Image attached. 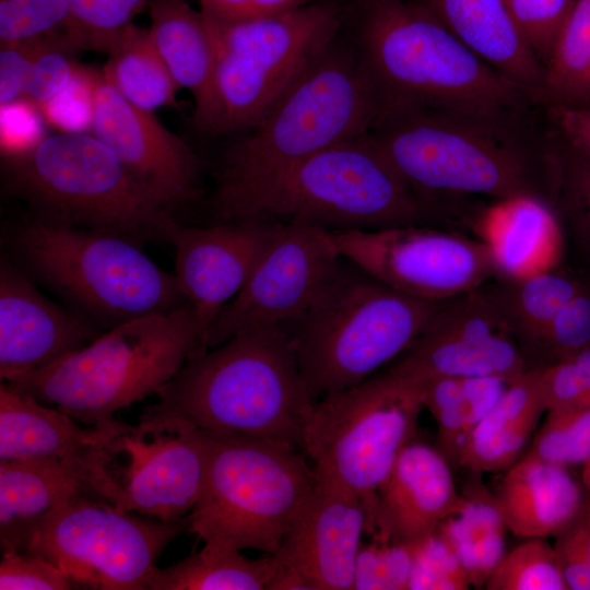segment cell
Here are the masks:
<instances>
[{"mask_svg":"<svg viewBox=\"0 0 590 590\" xmlns=\"http://www.w3.org/2000/svg\"><path fill=\"white\" fill-rule=\"evenodd\" d=\"M484 115L423 106L379 108L368 133L402 178L428 201L516 194L552 202L555 134L536 109Z\"/></svg>","mask_w":590,"mask_h":590,"instance_id":"obj_1","label":"cell"},{"mask_svg":"<svg viewBox=\"0 0 590 590\" xmlns=\"http://www.w3.org/2000/svg\"><path fill=\"white\" fill-rule=\"evenodd\" d=\"M156 396L140 425L185 423L303 453L315 405L283 327L250 328L193 355Z\"/></svg>","mask_w":590,"mask_h":590,"instance_id":"obj_2","label":"cell"},{"mask_svg":"<svg viewBox=\"0 0 590 590\" xmlns=\"http://www.w3.org/2000/svg\"><path fill=\"white\" fill-rule=\"evenodd\" d=\"M344 32L391 105L507 115L542 104L411 0H346Z\"/></svg>","mask_w":590,"mask_h":590,"instance_id":"obj_3","label":"cell"},{"mask_svg":"<svg viewBox=\"0 0 590 590\" xmlns=\"http://www.w3.org/2000/svg\"><path fill=\"white\" fill-rule=\"evenodd\" d=\"M214 211L217 222L299 221L329 231L434 225L456 219L450 209L416 192L368 134L214 199Z\"/></svg>","mask_w":590,"mask_h":590,"instance_id":"obj_4","label":"cell"},{"mask_svg":"<svg viewBox=\"0 0 590 590\" xmlns=\"http://www.w3.org/2000/svg\"><path fill=\"white\" fill-rule=\"evenodd\" d=\"M439 302L394 290L342 257L308 308L283 327L311 399L358 385L398 358Z\"/></svg>","mask_w":590,"mask_h":590,"instance_id":"obj_5","label":"cell"},{"mask_svg":"<svg viewBox=\"0 0 590 590\" xmlns=\"http://www.w3.org/2000/svg\"><path fill=\"white\" fill-rule=\"evenodd\" d=\"M206 350L189 305L131 319L51 364L8 382L88 426L113 427L114 414L155 393Z\"/></svg>","mask_w":590,"mask_h":590,"instance_id":"obj_6","label":"cell"},{"mask_svg":"<svg viewBox=\"0 0 590 590\" xmlns=\"http://www.w3.org/2000/svg\"><path fill=\"white\" fill-rule=\"evenodd\" d=\"M379 99L344 30L314 67L223 158L214 199L233 194L335 144L368 134Z\"/></svg>","mask_w":590,"mask_h":590,"instance_id":"obj_7","label":"cell"},{"mask_svg":"<svg viewBox=\"0 0 590 590\" xmlns=\"http://www.w3.org/2000/svg\"><path fill=\"white\" fill-rule=\"evenodd\" d=\"M16 263L99 329L187 306L175 275L122 235L36 219L12 233Z\"/></svg>","mask_w":590,"mask_h":590,"instance_id":"obj_8","label":"cell"},{"mask_svg":"<svg viewBox=\"0 0 590 590\" xmlns=\"http://www.w3.org/2000/svg\"><path fill=\"white\" fill-rule=\"evenodd\" d=\"M2 158L5 189L30 205L34 219L116 233L139 244L162 239L170 213L93 133L58 131Z\"/></svg>","mask_w":590,"mask_h":590,"instance_id":"obj_9","label":"cell"},{"mask_svg":"<svg viewBox=\"0 0 590 590\" xmlns=\"http://www.w3.org/2000/svg\"><path fill=\"white\" fill-rule=\"evenodd\" d=\"M204 17L215 51L211 134H229L258 123L333 45L344 28L346 0L246 21Z\"/></svg>","mask_w":590,"mask_h":590,"instance_id":"obj_10","label":"cell"},{"mask_svg":"<svg viewBox=\"0 0 590 590\" xmlns=\"http://www.w3.org/2000/svg\"><path fill=\"white\" fill-rule=\"evenodd\" d=\"M208 464L187 532L204 542L273 554L317 481L299 451L203 430Z\"/></svg>","mask_w":590,"mask_h":590,"instance_id":"obj_11","label":"cell"},{"mask_svg":"<svg viewBox=\"0 0 590 590\" xmlns=\"http://www.w3.org/2000/svg\"><path fill=\"white\" fill-rule=\"evenodd\" d=\"M424 408L423 385L389 369L315 402L304 455L319 477L359 496L374 524L377 493Z\"/></svg>","mask_w":590,"mask_h":590,"instance_id":"obj_12","label":"cell"},{"mask_svg":"<svg viewBox=\"0 0 590 590\" xmlns=\"http://www.w3.org/2000/svg\"><path fill=\"white\" fill-rule=\"evenodd\" d=\"M187 531V517L164 521L83 496L48 512L24 552L43 556L79 586L146 590L164 548Z\"/></svg>","mask_w":590,"mask_h":590,"instance_id":"obj_13","label":"cell"},{"mask_svg":"<svg viewBox=\"0 0 590 590\" xmlns=\"http://www.w3.org/2000/svg\"><path fill=\"white\" fill-rule=\"evenodd\" d=\"M340 255L408 295L439 302L475 290L497 274L477 238L429 225L331 231Z\"/></svg>","mask_w":590,"mask_h":590,"instance_id":"obj_14","label":"cell"},{"mask_svg":"<svg viewBox=\"0 0 590 590\" xmlns=\"http://www.w3.org/2000/svg\"><path fill=\"white\" fill-rule=\"evenodd\" d=\"M342 256L331 231L279 221L250 278L213 320L206 347L258 327H284L312 303Z\"/></svg>","mask_w":590,"mask_h":590,"instance_id":"obj_15","label":"cell"},{"mask_svg":"<svg viewBox=\"0 0 590 590\" xmlns=\"http://www.w3.org/2000/svg\"><path fill=\"white\" fill-rule=\"evenodd\" d=\"M388 369L423 384L439 377L510 382L528 368L503 312L481 285L440 300L421 334Z\"/></svg>","mask_w":590,"mask_h":590,"instance_id":"obj_16","label":"cell"},{"mask_svg":"<svg viewBox=\"0 0 590 590\" xmlns=\"http://www.w3.org/2000/svg\"><path fill=\"white\" fill-rule=\"evenodd\" d=\"M128 455L114 506L164 521L186 518L197 504L208 464L205 433L185 423L126 424L118 440Z\"/></svg>","mask_w":590,"mask_h":590,"instance_id":"obj_17","label":"cell"},{"mask_svg":"<svg viewBox=\"0 0 590 590\" xmlns=\"http://www.w3.org/2000/svg\"><path fill=\"white\" fill-rule=\"evenodd\" d=\"M278 225L279 221L250 217L194 227L165 216L162 239L175 248V276L205 346L213 320L244 287Z\"/></svg>","mask_w":590,"mask_h":590,"instance_id":"obj_18","label":"cell"},{"mask_svg":"<svg viewBox=\"0 0 590 590\" xmlns=\"http://www.w3.org/2000/svg\"><path fill=\"white\" fill-rule=\"evenodd\" d=\"M90 132L168 212L198 196L199 162L190 146L153 113L121 96L102 70L95 79Z\"/></svg>","mask_w":590,"mask_h":590,"instance_id":"obj_19","label":"cell"},{"mask_svg":"<svg viewBox=\"0 0 590 590\" xmlns=\"http://www.w3.org/2000/svg\"><path fill=\"white\" fill-rule=\"evenodd\" d=\"M126 424L81 427L71 416L1 381L0 461L51 459L84 472L99 496L114 504L118 483L113 461Z\"/></svg>","mask_w":590,"mask_h":590,"instance_id":"obj_20","label":"cell"},{"mask_svg":"<svg viewBox=\"0 0 590 590\" xmlns=\"http://www.w3.org/2000/svg\"><path fill=\"white\" fill-rule=\"evenodd\" d=\"M370 532L365 502L317 475L302 510L272 555L281 567L306 577L315 590H353L362 539Z\"/></svg>","mask_w":590,"mask_h":590,"instance_id":"obj_21","label":"cell"},{"mask_svg":"<svg viewBox=\"0 0 590 590\" xmlns=\"http://www.w3.org/2000/svg\"><path fill=\"white\" fill-rule=\"evenodd\" d=\"M103 332L86 317L50 300L32 276L7 257L0 262V378L43 368Z\"/></svg>","mask_w":590,"mask_h":590,"instance_id":"obj_22","label":"cell"},{"mask_svg":"<svg viewBox=\"0 0 590 590\" xmlns=\"http://www.w3.org/2000/svg\"><path fill=\"white\" fill-rule=\"evenodd\" d=\"M450 465L437 447L410 440L378 489L371 534L416 543L460 512L467 499L456 488Z\"/></svg>","mask_w":590,"mask_h":590,"instance_id":"obj_23","label":"cell"},{"mask_svg":"<svg viewBox=\"0 0 590 590\" xmlns=\"http://www.w3.org/2000/svg\"><path fill=\"white\" fill-rule=\"evenodd\" d=\"M471 227L488 249L497 275L523 279L560 264L562 227L552 205L539 197L494 199L477 209Z\"/></svg>","mask_w":590,"mask_h":590,"instance_id":"obj_24","label":"cell"},{"mask_svg":"<svg viewBox=\"0 0 590 590\" xmlns=\"http://www.w3.org/2000/svg\"><path fill=\"white\" fill-rule=\"evenodd\" d=\"M481 59L542 104L545 69L505 0H411Z\"/></svg>","mask_w":590,"mask_h":590,"instance_id":"obj_25","label":"cell"},{"mask_svg":"<svg viewBox=\"0 0 590 590\" xmlns=\"http://www.w3.org/2000/svg\"><path fill=\"white\" fill-rule=\"evenodd\" d=\"M495 498L506 528L523 539L557 536L588 502L566 467L527 452L506 469Z\"/></svg>","mask_w":590,"mask_h":590,"instance_id":"obj_26","label":"cell"},{"mask_svg":"<svg viewBox=\"0 0 590 590\" xmlns=\"http://www.w3.org/2000/svg\"><path fill=\"white\" fill-rule=\"evenodd\" d=\"M83 496L103 499L92 480L69 463L51 459L0 461L2 552H24L35 527L48 512Z\"/></svg>","mask_w":590,"mask_h":590,"instance_id":"obj_27","label":"cell"},{"mask_svg":"<svg viewBox=\"0 0 590 590\" xmlns=\"http://www.w3.org/2000/svg\"><path fill=\"white\" fill-rule=\"evenodd\" d=\"M146 8L148 30L157 51L179 87L193 97L197 128L212 133L215 51L204 15L188 0H148Z\"/></svg>","mask_w":590,"mask_h":590,"instance_id":"obj_28","label":"cell"},{"mask_svg":"<svg viewBox=\"0 0 590 590\" xmlns=\"http://www.w3.org/2000/svg\"><path fill=\"white\" fill-rule=\"evenodd\" d=\"M544 411L540 367L529 368L508 384L471 432L460 450L457 465L472 472L508 469L522 456Z\"/></svg>","mask_w":590,"mask_h":590,"instance_id":"obj_29","label":"cell"},{"mask_svg":"<svg viewBox=\"0 0 590 590\" xmlns=\"http://www.w3.org/2000/svg\"><path fill=\"white\" fill-rule=\"evenodd\" d=\"M588 279L589 274L559 264L523 279L496 274L482 286L503 312L524 357Z\"/></svg>","mask_w":590,"mask_h":590,"instance_id":"obj_30","label":"cell"},{"mask_svg":"<svg viewBox=\"0 0 590 590\" xmlns=\"http://www.w3.org/2000/svg\"><path fill=\"white\" fill-rule=\"evenodd\" d=\"M279 563L274 555L251 559L229 545L203 547L152 574L146 590H269Z\"/></svg>","mask_w":590,"mask_h":590,"instance_id":"obj_31","label":"cell"},{"mask_svg":"<svg viewBox=\"0 0 590 590\" xmlns=\"http://www.w3.org/2000/svg\"><path fill=\"white\" fill-rule=\"evenodd\" d=\"M105 79L132 105L154 113L176 104L179 85L157 51L148 28L133 23L110 43Z\"/></svg>","mask_w":590,"mask_h":590,"instance_id":"obj_32","label":"cell"},{"mask_svg":"<svg viewBox=\"0 0 590 590\" xmlns=\"http://www.w3.org/2000/svg\"><path fill=\"white\" fill-rule=\"evenodd\" d=\"M509 381L497 377H439L424 381L423 404L438 428L437 448L457 464L460 450Z\"/></svg>","mask_w":590,"mask_h":590,"instance_id":"obj_33","label":"cell"},{"mask_svg":"<svg viewBox=\"0 0 590 590\" xmlns=\"http://www.w3.org/2000/svg\"><path fill=\"white\" fill-rule=\"evenodd\" d=\"M544 69L543 105L590 104V0H575Z\"/></svg>","mask_w":590,"mask_h":590,"instance_id":"obj_34","label":"cell"},{"mask_svg":"<svg viewBox=\"0 0 590 590\" xmlns=\"http://www.w3.org/2000/svg\"><path fill=\"white\" fill-rule=\"evenodd\" d=\"M551 205L559 221L564 245L569 247L578 270L590 275V156L556 132Z\"/></svg>","mask_w":590,"mask_h":590,"instance_id":"obj_35","label":"cell"},{"mask_svg":"<svg viewBox=\"0 0 590 590\" xmlns=\"http://www.w3.org/2000/svg\"><path fill=\"white\" fill-rule=\"evenodd\" d=\"M506 524L492 497L469 500L464 508L447 518L438 528L456 552L471 586L485 585L494 567L505 554Z\"/></svg>","mask_w":590,"mask_h":590,"instance_id":"obj_36","label":"cell"},{"mask_svg":"<svg viewBox=\"0 0 590 590\" xmlns=\"http://www.w3.org/2000/svg\"><path fill=\"white\" fill-rule=\"evenodd\" d=\"M484 586L487 590H568L556 550L546 538H527L505 552Z\"/></svg>","mask_w":590,"mask_h":590,"instance_id":"obj_37","label":"cell"},{"mask_svg":"<svg viewBox=\"0 0 590 590\" xmlns=\"http://www.w3.org/2000/svg\"><path fill=\"white\" fill-rule=\"evenodd\" d=\"M590 349V275L581 288L556 315L542 337L526 354L534 367H546Z\"/></svg>","mask_w":590,"mask_h":590,"instance_id":"obj_38","label":"cell"},{"mask_svg":"<svg viewBox=\"0 0 590 590\" xmlns=\"http://www.w3.org/2000/svg\"><path fill=\"white\" fill-rule=\"evenodd\" d=\"M548 414L527 453L570 467L590 458V408H564Z\"/></svg>","mask_w":590,"mask_h":590,"instance_id":"obj_39","label":"cell"},{"mask_svg":"<svg viewBox=\"0 0 590 590\" xmlns=\"http://www.w3.org/2000/svg\"><path fill=\"white\" fill-rule=\"evenodd\" d=\"M415 544L373 535L357 554L353 590H408Z\"/></svg>","mask_w":590,"mask_h":590,"instance_id":"obj_40","label":"cell"},{"mask_svg":"<svg viewBox=\"0 0 590 590\" xmlns=\"http://www.w3.org/2000/svg\"><path fill=\"white\" fill-rule=\"evenodd\" d=\"M68 30L82 49L106 52L114 38L148 5V0H70Z\"/></svg>","mask_w":590,"mask_h":590,"instance_id":"obj_41","label":"cell"},{"mask_svg":"<svg viewBox=\"0 0 590 590\" xmlns=\"http://www.w3.org/2000/svg\"><path fill=\"white\" fill-rule=\"evenodd\" d=\"M78 50L82 49L68 30L42 37L25 97L39 107L62 92L80 68L73 58Z\"/></svg>","mask_w":590,"mask_h":590,"instance_id":"obj_42","label":"cell"},{"mask_svg":"<svg viewBox=\"0 0 590 590\" xmlns=\"http://www.w3.org/2000/svg\"><path fill=\"white\" fill-rule=\"evenodd\" d=\"M71 23L70 0H0V44L37 39Z\"/></svg>","mask_w":590,"mask_h":590,"instance_id":"obj_43","label":"cell"},{"mask_svg":"<svg viewBox=\"0 0 590 590\" xmlns=\"http://www.w3.org/2000/svg\"><path fill=\"white\" fill-rule=\"evenodd\" d=\"M470 586L456 552L438 531L416 542L408 590H467Z\"/></svg>","mask_w":590,"mask_h":590,"instance_id":"obj_44","label":"cell"},{"mask_svg":"<svg viewBox=\"0 0 590 590\" xmlns=\"http://www.w3.org/2000/svg\"><path fill=\"white\" fill-rule=\"evenodd\" d=\"M536 57L545 67L575 0H505Z\"/></svg>","mask_w":590,"mask_h":590,"instance_id":"obj_45","label":"cell"},{"mask_svg":"<svg viewBox=\"0 0 590 590\" xmlns=\"http://www.w3.org/2000/svg\"><path fill=\"white\" fill-rule=\"evenodd\" d=\"M96 73L80 66L70 84L38 107L45 121L60 132H90Z\"/></svg>","mask_w":590,"mask_h":590,"instance_id":"obj_46","label":"cell"},{"mask_svg":"<svg viewBox=\"0 0 590 590\" xmlns=\"http://www.w3.org/2000/svg\"><path fill=\"white\" fill-rule=\"evenodd\" d=\"M78 586L67 571L43 556L2 552L1 590H68Z\"/></svg>","mask_w":590,"mask_h":590,"instance_id":"obj_47","label":"cell"},{"mask_svg":"<svg viewBox=\"0 0 590 590\" xmlns=\"http://www.w3.org/2000/svg\"><path fill=\"white\" fill-rule=\"evenodd\" d=\"M540 387L546 411L578 406L590 393V349L540 367Z\"/></svg>","mask_w":590,"mask_h":590,"instance_id":"obj_48","label":"cell"},{"mask_svg":"<svg viewBox=\"0 0 590 590\" xmlns=\"http://www.w3.org/2000/svg\"><path fill=\"white\" fill-rule=\"evenodd\" d=\"M0 108L2 155L24 152L45 137V119L38 106L28 98L23 97Z\"/></svg>","mask_w":590,"mask_h":590,"instance_id":"obj_49","label":"cell"},{"mask_svg":"<svg viewBox=\"0 0 590 590\" xmlns=\"http://www.w3.org/2000/svg\"><path fill=\"white\" fill-rule=\"evenodd\" d=\"M40 38L0 44V106L25 97L32 63L39 48Z\"/></svg>","mask_w":590,"mask_h":590,"instance_id":"obj_50","label":"cell"},{"mask_svg":"<svg viewBox=\"0 0 590 590\" xmlns=\"http://www.w3.org/2000/svg\"><path fill=\"white\" fill-rule=\"evenodd\" d=\"M208 17L236 22L274 15L324 0H194Z\"/></svg>","mask_w":590,"mask_h":590,"instance_id":"obj_51","label":"cell"},{"mask_svg":"<svg viewBox=\"0 0 590 590\" xmlns=\"http://www.w3.org/2000/svg\"><path fill=\"white\" fill-rule=\"evenodd\" d=\"M544 110L554 131L568 144L590 156V104L544 105Z\"/></svg>","mask_w":590,"mask_h":590,"instance_id":"obj_52","label":"cell"},{"mask_svg":"<svg viewBox=\"0 0 590 590\" xmlns=\"http://www.w3.org/2000/svg\"><path fill=\"white\" fill-rule=\"evenodd\" d=\"M554 547L567 589L590 590V565L560 536H556Z\"/></svg>","mask_w":590,"mask_h":590,"instance_id":"obj_53","label":"cell"},{"mask_svg":"<svg viewBox=\"0 0 590 590\" xmlns=\"http://www.w3.org/2000/svg\"><path fill=\"white\" fill-rule=\"evenodd\" d=\"M557 536L568 542L590 565V523L582 514Z\"/></svg>","mask_w":590,"mask_h":590,"instance_id":"obj_54","label":"cell"},{"mask_svg":"<svg viewBox=\"0 0 590 590\" xmlns=\"http://www.w3.org/2000/svg\"><path fill=\"white\" fill-rule=\"evenodd\" d=\"M581 477L583 486L586 487L590 480V458L582 464Z\"/></svg>","mask_w":590,"mask_h":590,"instance_id":"obj_55","label":"cell"},{"mask_svg":"<svg viewBox=\"0 0 590 590\" xmlns=\"http://www.w3.org/2000/svg\"><path fill=\"white\" fill-rule=\"evenodd\" d=\"M582 516L590 523V500L587 502L586 507L582 511Z\"/></svg>","mask_w":590,"mask_h":590,"instance_id":"obj_56","label":"cell"},{"mask_svg":"<svg viewBox=\"0 0 590 590\" xmlns=\"http://www.w3.org/2000/svg\"><path fill=\"white\" fill-rule=\"evenodd\" d=\"M576 408H590V393L582 400V402Z\"/></svg>","mask_w":590,"mask_h":590,"instance_id":"obj_57","label":"cell"},{"mask_svg":"<svg viewBox=\"0 0 590 590\" xmlns=\"http://www.w3.org/2000/svg\"><path fill=\"white\" fill-rule=\"evenodd\" d=\"M586 488H587L588 491H590V480H589V482H588Z\"/></svg>","mask_w":590,"mask_h":590,"instance_id":"obj_58","label":"cell"}]
</instances>
